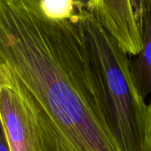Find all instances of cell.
Segmentation results:
<instances>
[{"label": "cell", "instance_id": "1", "mask_svg": "<svg viewBox=\"0 0 151 151\" xmlns=\"http://www.w3.org/2000/svg\"><path fill=\"white\" fill-rule=\"evenodd\" d=\"M79 15L53 19L39 0H0V87L24 102L44 151H124Z\"/></svg>", "mask_w": 151, "mask_h": 151}, {"label": "cell", "instance_id": "2", "mask_svg": "<svg viewBox=\"0 0 151 151\" xmlns=\"http://www.w3.org/2000/svg\"><path fill=\"white\" fill-rule=\"evenodd\" d=\"M113 132L124 151H144L147 104L128 54L89 12L80 13Z\"/></svg>", "mask_w": 151, "mask_h": 151}, {"label": "cell", "instance_id": "3", "mask_svg": "<svg viewBox=\"0 0 151 151\" xmlns=\"http://www.w3.org/2000/svg\"><path fill=\"white\" fill-rule=\"evenodd\" d=\"M0 120L10 151H44L36 120L22 99L6 87H0Z\"/></svg>", "mask_w": 151, "mask_h": 151}, {"label": "cell", "instance_id": "4", "mask_svg": "<svg viewBox=\"0 0 151 151\" xmlns=\"http://www.w3.org/2000/svg\"><path fill=\"white\" fill-rule=\"evenodd\" d=\"M91 14L127 54L139 55L143 33L137 25L130 0H92Z\"/></svg>", "mask_w": 151, "mask_h": 151}, {"label": "cell", "instance_id": "5", "mask_svg": "<svg viewBox=\"0 0 151 151\" xmlns=\"http://www.w3.org/2000/svg\"><path fill=\"white\" fill-rule=\"evenodd\" d=\"M131 69L140 95L145 98L151 94V3L144 18L141 51L138 59L131 63Z\"/></svg>", "mask_w": 151, "mask_h": 151}, {"label": "cell", "instance_id": "6", "mask_svg": "<svg viewBox=\"0 0 151 151\" xmlns=\"http://www.w3.org/2000/svg\"><path fill=\"white\" fill-rule=\"evenodd\" d=\"M39 4L44 14L53 19H69L82 12L73 0H39Z\"/></svg>", "mask_w": 151, "mask_h": 151}, {"label": "cell", "instance_id": "7", "mask_svg": "<svg viewBox=\"0 0 151 151\" xmlns=\"http://www.w3.org/2000/svg\"><path fill=\"white\" fill-rule=\"evenodd\" d=\"M130 1L137 25L140 31L143 33L144 18L147 14V8L151 3V0H130Z\"/></svg>", "mask_w": 151, "mask_h": 151}, {"label": "cell", "instance_id": "8", "mask_svg": "<svg viewBox=\"0 0 151 151\" xmlns=\"http://www.w3.org/2000/svg\"><path fill=\"white\" fill-rule=\"evenodd\" d=\"M144 151H151V101L147 105Z\"/></svg>", "mask_w": 151, "mask_h": 151}, {"label": "cell", "instance_id": "9", "mask_svg": "<svg viewBox=\"0 0 151 151\" xmlns=\"http://www.w3.org/2000/svg\"><path fill=\"white\" fill-rule=\"evenodd\" d=\"M0 151H10L6 135L1 120H0Z\"/></svg>", "mask_w": 151, "mask_h": 151}, {"label": "cell", "instance_id": "10", "mask_svg": "<svg viewBox=\"0 0 151 151\" xmlns=\"http://www.w3.org/2000/svg\"><path fill=\"white\" fill-rule=\"evenodd\" d=\"M73 1L82 11L92 13V0H73Z\"/></svg>", "mask_w": 151, "mask_h": 151}]
</instances>
